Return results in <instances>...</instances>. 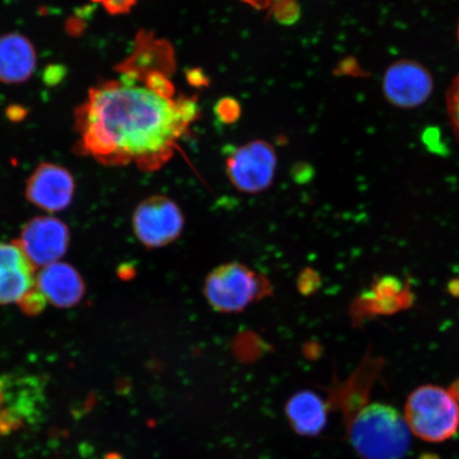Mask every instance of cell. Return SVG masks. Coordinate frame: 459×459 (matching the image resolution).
Instances as JSON below:
<instances>
[{
  "mask_svg": "<svg viewBox=\"0 0 459 459\" xmlns=\"http://www.w3.org/2000/svg\"><path fill=\"white\" fill-rule=\"evenodd\" d=\"M36 286L46 301L61 308L77 306L85 292L82 275L73 266L59 262L43 267Z\"/></svg>",
  "mask_w": 459,
  "mask_h": 459,
  "instance_id": "cell-11",
  "label": "cell"
},
{
  "mask_svg": "<svg viewBox=\"0 0 459 459\" xmlns=\"http://www.w3.org/2000/svg\"><path fill=\"white\" fill-rule=\"evenodd\" d=\"M447 114H449L453 131L459 139V74L453 80L446 96Z\"/></svg>",
  "mask_w": 459,
  "mask_h": 459,
  "instance_id": "cell-15",
  "label": "cell"
},
{
  "mask_svg": "<svg viewBox=\"0 0 459 459\" xmlns=\"http://www.w3.org/2000/svg\"><path fill=\"white\" fill-rule=\"evenodd\" d=\"M113 15L126 14L134 7L136 0H93Z\"/></svg>",
  "mask_w": 459,
  "mask_h": 459,
  "instance_id": "cell-17",
  "label": "cell"
},
{
  "mask_svg": "<svg viewBox=\"0 0 459 459\" xmlns=\"http://www.w3.org/2000/svg\"><path fill=\"white\" fill-rule=\"evenodd\" d=\"M76 183L71 171L61 165L42 163L26 183L29 203L49 213L65 210L72 204Z\"/></svg>",
  "mask_w": 459,
  "mask_h": 459,
  "instance_id": "cell-8",
  "label": "cell"
},
{
  "mask_svg": "<svg viewBox=\"0 0 459 459\" xmlns=\"http://www.w3.org/2000/svg\"><path fill=\"white\" fill-rule=\"evenodd\" d=\"M430 74L416 62L399 61L388 68L383 79V91L393 105L415 108L429 100L433 91Z\"/></svg>",
  "mask_w": 459,
  "mask_h": 459,
  "instance_id": "cell-9",
  "label": "cell"
},
{
  "mask_svg": "<svg viewBox=\"0 0 459 459\" xmlns=\"http://www.w3.org/2000/svg\"><path fill=\"white\" fill-rule=\"evenodd\" d=\"M240 2L249 4L255 9H267L273 4V0H240Z\"/></svg>",
  "mask_w": 459,
  "mask_h": 459,
  "instance_id": "cell-18",
  "label": "cell"
},
{
  "mask_svg": "<svg viewBox=\"0 0 459 459\" xmlns=\"http://www.w3.org/2000/svg\"><path fill=\"white\" fill-rule=\"evenodd\" d=\"M278 157L271 143L251 141L229 154L226 169L230 182L245 194H260L273 186Z\"/></svg>",
  "mask_w": 459,
  "mask_h": 459,
  "instance_id": "cell-5",
  "label": "cell"
},
{
  "mask_svg": "<svg viewBox=\"0 0 459 459\" xmlns=\"http://www.w3.org/2000/svg\"><path fill=\"white\" fill-rule=\"evenodd\" d=\"M206 301L217 312L239 313L269 290L261 274L240 263H229L217 267L205 279Z\"/></svg>",
  "mask_w": 459,
  "mask_h": 459,
  "instance_id": "cell-4",
  "label": "cell"
},
{
  "mask_svg": "<svg viewBox=\"0 0 459 459\" xmlns=\"http://www.w3.org/2000/svg\"><path fill=\"white\" fill-rule=\"evenodd\" d=\"M328 409L323 399L313 392H300L286 405V415L298 434L316 436L323 432Z\"/></svg>",
  "mask_w": 459,
  "mask_h": 459,
  "instance_id": "cell-13",
  "label": "cell"
},
{
  "mask_svg": "<svg viewBox=\"0 0 459 459\" xmlns=\"http://www.w3.org/2000/svg\"><path fill=\"white\" fill-rule=\"evenodd\" d=\"M172 63L168 44L140 33L134 53L117 67L118 78L91 88L74 112L78 152L146 171L168 163L199 115L195 97L177 94Z\"/></svg>",
  "mask_w": 459,
  "mask_h": 459,
  "instance_id": "cell-1",
  "label": "cell"
},
{
  "mask_svg": "<svg viewBox=\"0 0 459 459\" xmlns=\"http://www.w3.org/2000/svg\"><path fill=\"white\" fill-rule=\"evenodd\" d=\"M70 238V230L65 222L44 216L27 222L16 244L32 266L46 267L66 254Z\"/></svg>",
  "mask_w": 459,
  "mask_h": 459,
  "instance_id": "cell-7",
  "label": "cell"
},
{
  "mask_svg": "<svg viewBox=\"0 0 459 459\" xmlns=\"http://www.w3.org/2000/svg\"><path fill=\"white\" fill-rule=\"evenodd\" d=\"M37 51L27 37L7 33L0 37V82L21 84L28 82L36 71Z\"/></svg>",
  "mask_w": 459,
  "mask_h": 459,
  "instance_id": "cell-12",
  "label": "cell"
},
{
  "mask_svg": "<svg viewBox=\"0 0 459 459\" xmlns=\"http://www.w3.org/2000/svg\"><path fill=\"white\" fill-rule=\"evenodd\" d=\"M34 287L33 266L20 246L0 244V304L20 303Z\"/></svg>",
  "mask_w": 459,
  "mask_h": 459,
  "instance_id": "cell-10",
  "label": "cell"
},
{
  "mask_svg": "<svg viewBox=\"0 0 459 459\" xmlns=\"http://www.w3.org/2000/svg\"><path fill=\"white\" fill-rule=\"evenodd\" d=\"M411 291L394 278L382 279L361 298L359 307L366 315L393 314L410 306Z\"/></svg>",
  "mask_w": 459,
  "mask_h": 459,
  "instance_id": "cell-14",
  "label": "cell"
},
{
  "mask_svg": "<svg viewBox=\"0 0 459 459\" xmlns=\"http://www.w3.org/2000/svg\"><path fill=\"white\" fill-rule=\"evenodd\" d=\"M404 418L417 437L428 443H443L459 429V401L451 390L423 385L407 399Z\"/></svg>",
  "mask_w": 459,
  "mask_h": 459,
  "instance_id": "cell-3",
  "label": "cell"
},
{
  "mask_svg": "<svg viewBox=\"0 0 459 459\" xmlns=\"http://www.w3.org/2000/svg\"><path fill=\"white\" fill-rule=\"evenodd\" d=\"M350 444L363 459H403L411 446V432L394 407L370 403L344 416Z\"/></svg>",
  "mask_w": 459,
  "mask_h": 459,
  "instance_id": "cell-2",
  "label": "cell"
},
{
  "mask_svg": "<svg viewBox=\"0 0 459 459\" xmlns=\"http://www.w3.org/2000/svg\"><path fill=\"white\" fill-rule=\"evenodd\" d=\"M46 302L48 301L45 300L41 291H39L36 286L32 290L28 292L24 299L19 304L22 312L26 315H38L43 311Z\"/></svg>",
  "mask_w": 459,
  "mask_h": 459,
  "instance_id": "cell-16",
  "label": "cell"
},
{
  "mask_svg": "<svg viewBox=\"0 0 459 459\" xmlns=\"http://www.w3.org/2000/svg\"><path fill=\"white\" fill-rule=\"evenodd\" d=\"M458 38H459V29H458Z\"/></svg>",
  "mask_w": 459,
  "mask_h": 459,
  "instance_id": "cell-19",
  "label": "cell"
},
{
  "mask_svg": "<svg viewBox=\"0 0 459 459\" xmlns=\"http://www.w3.org/2000/svg\"><path fill=\"white\" fill-rule=\"evenodd\" d=\"M185 225L186 218L180 206L163 195L142 201L132 217L136 238L149 249L174 243L181 237Z\"/></svg>",
  "mask_w": 459,
  "mask_h": 459,
  "instance_id": "cell-6",
  "label": "cell"
}]
</instances>
